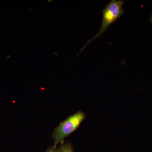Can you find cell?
<instances>
[{
    "mask_svg": "<svg viewBox=\"0 0 152 152\" xmlns=\"http://www.w3.org/2000/svg\"><path fill=\"white\" fill-rule=\"evenodd\" d=\"M86 114L79 111L61 122L52 133L54 145L64 142V140L76 130L86 119Z\"/></svg>",
    "mask_w": 152,
    "mask_h": 152,
    "instance_id": "1",
    "label": "cell"
},
{
    "mask_svg": "<svg viewBox=\"0 0 152 152\" xmlns=\"http://www.w3.org/2000/svg\"><path fill=\"white\" fill-rule=\"evenodd\" d=\"M125 1H126L122 0H112L102 10L103 18L99 31L92 39L87 43L79 53L82 51L87 45L92 41L102 35L110 25L115 23L125 13V11L122 7Z\"/></svg>",
    "mask_w": 152,
    "mask_h": 152,
    "instance_id": "2",
    "label": "cell"
},
{
    "mask_svg": "<svg viewBox=\"0 0 152 152\" xmlns=\"http://www.w3.org/2000/svg\"><path fill=\"white\" fill-rule=\"evenodd\" d=\"M58 150V152H74L72 145L69 142L60 144Z\"/></svg>",
    "mask_w": 152,
    "mask_h": 152,
    "instance_id": "3",
    "label": "cell"
},
{
    "mask_svg": "<svg viewBox=\"0 0 152 152\" xmlns=\"http://www.w3.org/2000/svg\"><path fill=\"white\" fill-rule=\"evenodd\" d=\"M45 152H58V148L53 145L48 148Z\"/></svg>",
    "mask_w": 152,
    "mask_h": 152,
    "instance_id": "4",
    "label": "cell"
},
{
    "mask_svg": "<svg viewBox=\"0 0 152 152\" xmlns=\"http://www.w3.org/2000/svg\"><path fill=\"white\" fill-rule=\"evenodd\" d=\"M149 22L151 23V24L152 25V13L150 18Z\"/></svg>",
    "mask_w": 152,
    "mask_h": 152,
    "instance_id": "5",
    "label": "cell"
}]
</instances>
